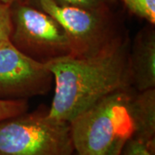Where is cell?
<instances>
[{"instance_id":"6da1fadb","label":"cell","mask_w":155,"mask_h":155,"mask_svg":"<svg viewBox=\"0 0 155 155\" xmlns=\"http://www.w3.org/2000/svg\"><path fill=\"white\" fill-rule=\"evenodd\" d=\"M128 40L120 35L94 55H68L47 63L54 94L48 115L70 122L101 98L132 87L128 72Z\"/></svg>"},{"instance_id":"7a4b0ae2","label":"cell","mask_w":155,"mask_h":155,"mask_svg":"<svg viewBox=\"0 0 155 155\" xmlns=\"http://www.w3.org/2000/svg\"><path fill=\"white\" fill-rule=\"evenodd\" d=\"M135 91L128 87L107 95L69 122L78 155H105L116 141L133 136L130 102Z\"/></svg>"},{"instance_id":"3957f363","label":"cell","mask_w":155,"mask_h":155,"mask_svg":"<svg viewBox=\"0 0 155 155\" xmlns=\"http://www.w3.org/2000/svg\"><path fill=\"white\" fill-rule=\"evenodd\" d=\"M69 122L37 110L0 121V155H73Z\"/></svg>"},{"instance_id":"277c9868","label":"cell","mask_w":155,"mask_h":155,"mask_svg":"<svg viewBox=\"0 0 155 155\" xmlns=\"http://www.w3.org/2000/svg\"><path fill=\"white\" fill-rule=\"evenodd\" d=\"M10 16L9 40L25 55L44 64L72 55L66 31L48 13L21 0L10 5Z\"/></svg>"},{"instance_id":"5b68a950","label":"cell","mask_w":155,"mask_h":155,"mask_svg":"<svg viewBox=\"0 0 155 155\" xmlns=\"http://www.w3.org/2000/svg\"><path fill=\"white\" fill-rule=\"evenodd\" d=\"M24 1L48 13L61 24L70 40L72 56L94 55L121 35L110 10H89L54 0Z\"/></svg>"},{"instance_id":"8992f818","label":"cell","mask_w":155,"mask_h":155,"mask_svg":"<svg viewBox=\"0 0 155 155\" xmlns=\"http://www.w3.org/2000/svg\"><path fill=\"white\" fill-rule=\"evenodd\" d=\"M54 76L47 64L25 55L9 39L0 44V99L20 100L47 94Z\"/></svg>"},{"instance_id":"52a82bcc","label":"cell","mask_w":155,"mask_h":155,"mask_svg":"<svg viewBox=\"0 0 155 155\" xmlns=\"http://www.w3.org/2000/svg\"><path fill=\"white\" fill-rule=\"evenodd\" d=\"M128 72L136 91L155 88V28L149 24L139 31L129 45Z\"/></svg>"},{"instance_id":"ba28073f","label":"cell","mask_w":155,"mask_h":155,"mask_svg":"<svg viewBox=\"0 0 155 155\" xmlns=\"http://www.w3.org/2000/svg\"><path fill=\"white\" fill-rule=\"evenodd\" d=\"M134 131L132 137L155 151V88L135 91L130 102Z\"/></svg>"},{"instance_id":"9c48e42d","label":"cell","mask_w":155,"mask_h":155,"mask_svg":"<svg viewBox=\"0 0 155 155\" xmlns=\"http://www.w3.org/2000/svg\"><path fill=\"white\" fill-rule=\"evenodd\" d=\"M133 15L155 24V0H122Z\"/></svg>"},{"instance_id":"30bf717a","label":"cell","mask_w":155,"mask_h":155,"mask_svg":"<svg viewBox=\"0 0 155 155\" xmlns=\"http://www.w3.org/2000/svg\"><path fill=\"white\" fill-rule=\"evenodd\" d=\"M28 101L26 99H0V121L21 115L28 110Z\"/></svg>"},{"instance_id":"8fae6325","label":"cell","mask_w":155,"mask_h":155,"mask_svg":"<svg viewBox=\"0 0 155 155\" xmlns=\"http://www.w3.org/2000/svg\"><path fill=\"white\" fill-rule=\"evenodd\" d=\"M154 153L143 141L130 137L125 141L120 155H154Z\"/></svg>"},{"instance_id":"7c38bea8","label":"cell","mask_w":155,"mask_h":155,"mask_svg":"<svg viewBox=\"0 0 155 155\" xmlns=\"http://www.w3.org/2000/svg\"><path fill=\"white\" fill-rule=\"evenodd\" d=\"M56 3L65 5L80 7L89 10H110L113 0H54Z\"/></svg>"},{"instance_id":"4fadbf2b","label":"cell","mask_w":155,"mask_h":155,"mask_svg":"<svg viewBox=\"0 0 155 155\" xmlns=\"http://www.w3.org/2000/svg\"><path fill=\"white\" fill-rule=\"evenodd\" d=\"M11 31L10 6L0 3V44L9 39Z\"/></svg>"},{"instance_id":"5bb4252c","label":"cell","mask_w":155,"mask_h":155,"mask_svg":"<svg viewBox=\"0 0 155 155\" xmlns=\"http://www.w3.org/2000/svg\"><path fill=\"white\" fill-rule=\"evenodd\" d=\"M127 140H120L118 141H116L115 144L111 147V148L109 150V152L105 155H120L121 150H122L123 145L125 143ZM73 155H78L76 153H74Z\"/></svg>"},{"instance_id":"9a60e30c","label":"cell","mask_w":155,"mask_h":155,"mask_svg":"<svg viewBox=\"0 0 155 155\" xmlns=\"http://www.w3.org/2000/svg\"><path fill=\"white\" fill-rule=\"evenodd\" d=\"M17 1H21V0H0V3H2V4H5L6 5L10 6L12 4H14V3H16Z\"/></svg>"}]
</instances>
